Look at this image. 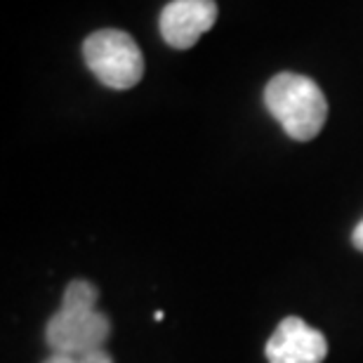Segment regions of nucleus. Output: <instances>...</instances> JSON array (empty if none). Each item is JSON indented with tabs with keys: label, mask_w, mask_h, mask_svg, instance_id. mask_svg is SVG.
Segmentation results:
<instances>
[{
	"label": "nucleus",
	"mask_w": 363,
	"mask_h": 363,
	"mask_svg": "<svg viewBox=\"0 0 363 363\" xmlns=\"http://www.w3.org/2000/svg\"><path fill=\"white\" fill-rule=\"evenodd\" d=\"M264 104L286 135L297 142L314 140L328 118V101L316 81L290 71H283L267 83Z\"/></svg>",
	"instance_id": "1"
},
{
	"label": "nucleus",
	"mask_w": 363,
	"mask_h": 363,
	"mask_svg": "<svg viewBox=\"0 0 363 363\" xmlns=\"http://www.w3.org/2000/svg\"><path fill=\"white\" fill-rule=\"evenodd\" d=\"M83 57L94 78L111 90H130L144 76V57L125 31L101 28L83 43Z\"/></svg>",
	"instance_id": "2"
},
{
	"label": "nucleus",
	"mask_w": 363,
	"mask_h": 363,
	"mask_svg": "<svg viewBox=\"0 0 363 363\" xmlns=\"http://www.w3.org/2000/svg\"><path fill=\"white\" fill-rule=\"evenodd\" d=\"M111 323L101 311H64L60 309L45 325V340L55 354L83 357L92 350H101Z\"/></svg>",
	"instance_id": "3"
},
{
	"label": "nucleus",
	"mask_w": 363,
	"mask_h": 363,
	"mask_svg": "<svg viewBox=\"0 0 363 363\" xmlns=\"http://www.w3.org/2000/svg\"><path fill=\"white\" fill-rule=\"evenodd\" d=\"M217 21L215 0H170L163 7L158 26L163 40L170 48L189 50L194 48L206 31Z\"/></svg>",
	"instance_id": "4"
},
{
	"label": "nucleus",
	"mask_w": 363,
	"mask_h": 363,
	"mask_svg": "<svg viewBox=\"0 0 363 363\" xmlns=\"http://www.w3.org/2000/svg\"><path fill=\"white\" fill-rule=\"evenodd\" d=\"M328 354L323 333L311 328L297 316H288L279 323L267 342L269 363H321Z\"/></svg>",
	"instance_id": "5"
},
{
	"label": "nucleus",
	"mask_w": 363,
	"mask_h": 363,
	"mask_svg": "<svg viewBox=\"0 0 363 363\" xmlns=\"http://www.w3.org/2000/svg\"><path fill=\"white\" fill-rule=\"evenodd\" d=\"M97 288L88 281H71L62 295L64 311H94L97 307Z\"/></svg>",
	"instance_id": "6"
},
{
	"label": "nucleus",
	"mask_w": 363,
	"mask_h": 363,
	"mask_svg": "<svg viewBox=\"0 0 363 363\" xmlns=\"http://www.w3.org/2000/svg\"><path fill=\"white\" fill-rule=\"evenodd\" d=\"M76 359H78V363H113V359L104 352V347H101V350H92V352L83 354V357H76Z\"/></svg>",
	"instance_id": "7"
},
{
	"label": "nucleus",
	"mask_w": 363,
	"mask_h": 363,
	"mask_svg": "<svg viewBox=\"0 0 363 363\" xmlns=\"http://www.w3.org/2000/svg\"><path fill=\"white\" fill-rule=\"evenodd\" d=\"M352 243L357 245V250L363 252V220L357 224V229H354V234H352Z\"/></svg>",
	"instance_id": "8"
},
{
	"label": "nucleus",
	"mask_w": 363,
	"mask_h": 363,
	"mask_svg": "<svg viewBox=\"0 0 363 363\" xmlns=\"http://www.w3.org/2000/svg\"><path fill=\"white\" fill-rule=\"evenodd\" d=\"M45 363H78L76 357H67V354H52Z\"/></svg>",
	"instance_id": "9"
}]
</instances>
